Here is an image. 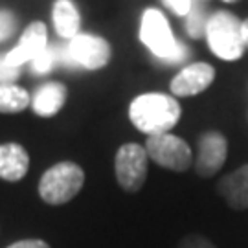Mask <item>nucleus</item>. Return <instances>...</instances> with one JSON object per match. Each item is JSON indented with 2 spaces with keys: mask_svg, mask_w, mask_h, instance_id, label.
<instances>
[{
  "mask_svg": "<svg viewBox=\"0 0 248 248\" xmlns=\"http://www.w3.org/2000/svg\"><path fill=\"white\" fill-rule=\"evenodd\" d=\"M140 41L149 48V52L164 62L177 64L187 59V46L175 41L166 15L155 8L143 11L140 24Z\"/></svg>",
  "mask_w": 248,
  "mask_h": 248,
  "instance_id": "obj_2",
  "label": "nucleus"
},
{
  "mask_svg": "<svg viewBox=\"0 0 248 248\" xmlns=\"http://www.w3.org/2000/svg\"><path fill=\"white\" fill-rule=\"evenodd\" d=\"M110 61V45L105 39L90 33H79L62 48L61 62L81 66L85 70H99Z\"/></svg>",
  "mask_w": 248,
  "mask_h": 248,
  "instance_id": "obj_5",
  "label": "nucleus"
},
{
  "mask_svg": "<svg viewBox=\"0 0 248 248\" xmlns=\"http://www.w3.org/2000/svg\"><path fill=\"white\" fill-rule=\"evenodd\" d=\"M46 46H48V30H46V24L41 22V20L31 22L24 30V33L20 37V43L13 50H9L6 53V62H8L9 66L20 68L24 62L33 61L35 57H39L46 50Z\"/></svg>",
  "mask_w": 248,
  "mask_h": 248,
  "instance_id": "obj_8",
  "label": "nucleus"
},
{
  "mask_svg": "<svg viewBox=\"0 0 248 248\" xmlns=\"http://www.w3.org/2000/svg\"><path fill=\"white\" fill-rule=\"evenodd\" d=\"M219 195L233 210H247L248 208V164L235 169L233 173L221 178L217 184Z\"/></svg>",
  "mask_w": 248,
  "mask_h": 248,
  "instance_id": "obj_11",
  "label": "nucleus"
},
{
  "mask_svg": "<svg viewBox=\"0 0 248 248\" xmlns=\"http://www.w3.org/2000/svg\"><path fill=\"white\" fill-rule=\"evenodd\" d=\"M215 79V70L208 62H195L180 70L171 81V92L178 98L197 96L208 89Z\"/></svg>",
  "mask_w": 248,
  "mask_h": 248,
  "instance_id": "obj_10",
  "label": "nucleus"
},
{
  "mask_svg": "<svg viewBox=\"0 0 248 248\" xmlns=\"http://www.w3.org/2000/svg\"><path fill=\"white\" fill-rule=\"evenodd\" d=\"M162 2L178 17H186L191 9V4H193L191 0H162Z\"/></svg>",
  "mask_w": 248,
  "mask_h": 248,
  "instance_id": "obj_21",
  "label": "nucleus"
},
{
  "mask_svg": "<svg viewBox=\"0 0 248 248\" xmlns=\"http://www.w3.org/2000/svg\"><path fill=\"white\" fill-rule=\"evenodd\" d=\"M147 151L140 143H125L116 153V178L129 193L140 191L147 178Z\"/></svg>",
  "mask_w": 248,
  "mask_h": 248,
  "instance_id": "obj_7",
  "label": "nucleus"
},
{
  "mask_svg": "<svg viewBox=\"0 0 248 248\" xmlns=\"http://www.w3.org/2000/svg\"><path fill=\"white\" fill-rule=\"evenodd\" d=\"M208 46L219 59L237 61L245 52L243 22L228 11H215L206 24Z\"/></svg>",
  "mask_w": 248,
  "mask_h": 248,
  "instance_id": "obj_3",
  "label": "nucleus"
},
{
  "mask_svg": "<svg viewBox=\"0 0 248 248\" xmlns=\"http://www.w3.org/2000/svg\"><path fill=\"white\" fill-rule=\"evenodd\" d=\"M8 248H50V247L41 239H26V241L13 243V245H9Z\"/></svg>",
  "mask_w": 248,
  "mask_h": 248,
  "instance_id": "obj_22",
  "label": "nucleus"
},
{
  "mask_svg": "<svg viewBox=\"0 0 248 248\" xmlns=\"http://www.w3.org/2000/svg\"><path fill=\"white\" fill-rule=\"evenodd\" d=\"M66 101V89L64 85L52 81V83H45L43 87H39L31 98V107L33 112L43 118H50L55 116L62 108Z\"/></svg>",
  "mask_w": 248,
  "mask_h": 248,
  "instance_id": "obj_13",
  "label": "nucleus"
},
{
  "mask_svg": "<svg viewBox=\"0 0 248 248\" xmlns=\"http://www.w3.org/2000/svg\"><path fill=\"white\" fill-rule=\"evenodd\" d=\"M178 248H217L212 241H208L202 235H186L178 243Z\"/></svg>",
  "mask_w": 248,
  "mask_h": 248,
  "instance_id": "obj_20",
  "label": "nucleus"
},
{
  "mask_svg": "<svg viewBox=\"0 0 248 248\" xmlns=\"http://www.w3.org/2000/svg\"><path fill=\"white\" fill-rule=\"evenodd\" d=\"M182 108L173 96L151 92L133 99L129 118L133 125L147 136L169 133L178 124Z\"/></svg>",
  "mask_w": 248,
  "mask_h": 248,
  "instance_id": "obj_1",
  "label": "nucleus"
},
{
  "mask_svg": "<svg viewBox=\"0 0 248 248\" xmlns=\"http://www.w3.org/2000/svg\"><path fill=\"white\" fill-rule=\"evenodd\" d=\"M206 24L208 17L204 13V8L201 4H191V9L186 15V31L191 39H201L206 35Z\"/></svg>",
  "mask_w": 248,
  "mask_h": 248,
  "instance_id": "obj_17",
  "label": "nucleus"
},
{
  "mask_svg": "<svg viewBox=\"0 0 248 248\" xmlns=\"http://www.w3.org/2000/svg\"><path fill=\"white\" fill-rule=\"evenodd\" d=\"M52 18L55 31H57L59 37H62V39H74L76 35H79L81 15L72 0H55Z\"/></svg>",
  "mask_w": 248,
  "mask_h": 248,
  "instance_id": "obj_14",
  "label": "nucleus"
},
{
  "mask_svg": "<svg viewBox=\"0 0 248 248\" xmlns=\"http://www.w3.org/2000/svg\"><path fill=\"white\" fill-rule=\"evenodd\" d=\"M228 155V142L221 133L210 131L204 133L199 140V155H197V173L201 177H213L224 166Z\"/></svg>",
  "mask_w": 248,
  "mask_h": 248,
  "instance_id": "obj_9",
  "label": "nucleus"
},
{
  "mask_svg": "<svg viewBox=\"0 0 248 248\" xmlns=\"http://www.w3.org/2000/svg\"><path fill=\"white\" fill-rule=\"evenodd\" d=\"M30 168V156L26 149L18 143L0 145V178L8 182H17L26 177Z\"/></svg>",
  "mask_w": 248,
  "mask_h": 248,
  "instance_id": "obj_12",
  "label": "nucleus"
},
{
  "mask_svg": "<svg viewBox=\"0 0 248 248\" xmlns=\"http://www.w3.org/2000/svg\"><path fill=\"white\" fill-rule=\"evenodd\" d=\"M20 68L9 66L6 62V55H0V85H11L13 81L18 79Z\"/></svg>",
  "mask_w": 248,
  "mask_h": 248,
  "instance_id": "obj_19",
  "label": "nucleus"
},
{
  "mask_svg": "<svg viewBox=\"0 0 248 248\" xmlns=\"http://www.w3.org/2000/svg\"><path fill=\"white\" fill-rule=\"evenodd\" d=\"M17 31V18L11 11L0 9V43L8 41Z\"/></svg>",
  "mask_w": 248,
  "mask_h": 248,
  "instance_id": "obj_18",
  "label": "nucleus"
},
{
  "mask_svg": "<svg viewBox=\"0 0 248 248\" xmlns=\"http://www.w3.org/2000/svg\"><path fill=\"white\" fill-rule=\"evenodd\" d=\"M62 59V48L61 46H46V50L39 57L31 61V72L33 74H48L53 70V66Z\"/></svg>",
  "mask_w": 248,
  "mask_h": 248,
  "instance_id": "obj_16",
  "label": "nucleus"
},
{
  "mask_svg": "<svg viewBox=\"0 0 248 248\" xmlns=\"http://www.w3.org/2000/svg\"><path fill=\"white\" fill-rule=\"evenodd\" d=\"M31 103L28 90L17 85H0V112L2 114H15L22 112Z\"/></svg>",
  "mask_w": 248,
  "mask_h": 248,
  "instance_id": "obj_15",
  "label": "nucleus"
},
{
  "mask_svg": "<svg viewBox=\"0 0 248 248\" xmlns=\"http://www.w3.org/2000/svg\"><path fill=\"white\" fill-rule=\"evenodd\" d=\"M243 41H245V48H248V18L243 20Z\"/></svg>",
  "mask_w": 248,
  "mask_h": 248,
  "instance_id": "obj_23",
  "label": "nucleus"
},
{
  "mask_svg": "<svg viewBox=\"0 0 248 248\" xmlns=\"http://www.w3.org/2000/svg\"><path fill=\"white\" fill-rule=\"evenodd\" d=\"M145 151L153 162H156L162 168L177 171V173L189 169L193 162V153L186 140L171 133L149 136L145 142Z\"/></svg>",
  "mask_w": 248,
  "mask_h": 248,
  "instance_id": "obj_6",
  "label": "nucleus"
},
{
  "mask_svg": "<svg viewBox=\"0 0 248 248\" xmlns=\"http://www.w3.org/2000/svg\"><path fill=\"white\" fill-rule=\"evenodd\" d=\"M224 2H228V4H232V2H237V0H224Z\"/></svg>",
  "mask_w": 248,
  "mask_h": 248,
  "instance_id": "obj_24",
  "label": "nucleus"
},
{
  "mask_svg": "<svg viewBox=\"0 0 248 248\" xmlns=\"http://www.w3.org/2000/svg\"><path fill=\"white\" fill-rule=\"evenodd\" d=\"M85 182L83 169L74 162H59L39 182V195L48 204H64L78 195Z\"/></svg>",
  "mask_w": 248,
  "mask_h": 248,
  "instance_id": "obj_4",
  "label": "nucleus"
}]
</instances>
